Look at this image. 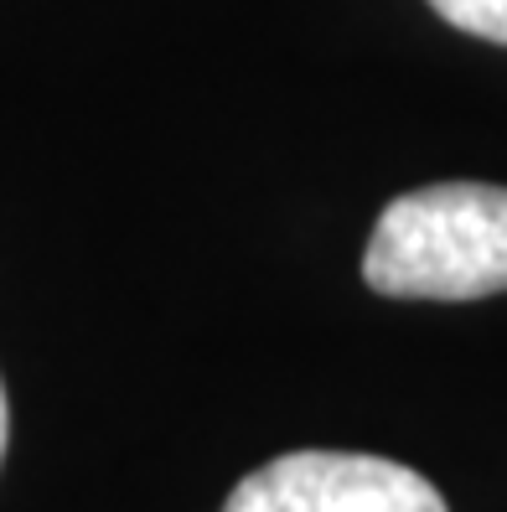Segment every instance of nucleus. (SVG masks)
Listing matches in <instances>:
<instances>
[{
  "instance_id": "nucleus-1",
  "label": "nucleus",
  "mask_w": 507,
  "mask_h": 512,
  "mask_svg": "<svg viewBox=\"0 0 507 512\" xmlns=\"http://www.w3.org/2000/svg\"><path fill=\"white\" fill-rule=\"evenodd\" d=\"M363 280L394 300H482L507 290V187L435 182L383 207Z\"/></svg>"
},
{
  "instance_id": "nucleus-2",
  "label": "nucleus",
  "mask_w": 507,
  "mask_h": 512,
  "mask_svg": "<svg viewBox=\"0 0 507 512\" xmlns=\"http://www.w3.org/2000/svg\"><path fill=\"white\" fill-rule=\"evenodd\" d=\"M223 512H451L420 471L352 450H290L228 492Z\"/></svg>"
},
{
  "instance_id": "nucleus-3",
  "label": "nucleus",
  "mask_w": 507,
  "mask_h": 512,
  "mask_svg": "<svg viewBox=\"0 0 507 512\" xmlns=\"http://www.w3.org/2000/svg\"><path fill=\"white\" fill-rule=\"evenodd\" d=\"M430 11L471 37H487V42L507 47V0H430Z\"/></svg>"
},
{
  "instance_id": "nucleus-4",
  "label": "nucleus",
  "mask_w": 507,
  "mask_h": 512,
  "mask_svg": "<svg viewBox=\"0 0 507 512\" xmlns=\"http://www.w3.org/2000/svg\"><path fill=\"white\" fill-rule=\"evenodd\" d=\"M6 440H11V404H6V383H0V461H6Z\"/></svg>"
}]
</instances>
